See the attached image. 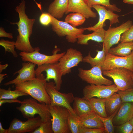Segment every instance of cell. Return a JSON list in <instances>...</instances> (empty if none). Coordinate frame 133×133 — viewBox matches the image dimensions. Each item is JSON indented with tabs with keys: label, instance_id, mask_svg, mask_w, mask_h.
<instances>
[{
	"label": "cell",
	"instance_id": "obj_1",
	"mask_svg": "<svg viewBox=\"0 0 133 133\" xmlns=\"http://www.w3.org/2000/svg\"><path fill=\"white\" fill-rule=\"evenodd\" d=\"M25 2L21 0L15 8L18 14L19 21L15 22H10L12 25H17L19 34L16 37L15 42L16 49L22 52H31L34 50L30 43L29 38L33 33V27L35 20V18H29L25 13Z\"/></svg>",
	"mask_w": 133,
	"mask_h": 133
},
{
	"label": "cell",
	"instance_id": "obj_2",
	"mask_svg": "<svg viewBox=\"0 0 133 133\" xmlns=\"http://www.w3.org/2000/svg\"><path fill=\"white\" fill-rule=\"evenodd\" d=\"M47 83L45 77L42 73L33 80L14 85L15 89L27 94L39 102L49 105L51 103V100L46 90Z\"/></svg>",
	"mask_w": 133,
	"mask_h": 133
},
{
	"label": "cell",
	"instance_id": "obj_3",
	"mask_svg": "<svg viewBox=\"0 0 133 133\" xmlns=\"http://www.w3.org/2000/svg\"><path fill=\"white\" fill-rule=\"evenodd\" d=\"M37 100L33 98L25 99L17 109L24 118L27 119L34 117L35 115L38 114L43 122L51 120L48 105L44 103H38Z\"/></svg>",
	"mask_w": 133,
	"mask_h": 133
},
{
	"label": "cell",
	"instance_id": "obj_4",
	"mask_svg": "<svg viewBox=\"0 0 133 133\" xmlns=\"http://www.w3.org/2000/svg\"><path fill=\"white\" fill-rule=\"evenodd\" d=\"M54 133H71L68 123L70 111L61 106L48 105Z\"/></svg>",
	"mask_w": 133,
	"mask_h": 133
},
{
	"label": "cell",
	"instance_id": "obj_5",
	"mask_svg": "<svg viewBox=\"0 0 133 133\" xmlns=\"http://www.w3.org/2000/svg\"><path fill=\"white\" fill-rule=\"evenodd\" d=\"M34 50L31 52H21L19 55L22 61L24 62H29L40 66L46 64L58 62L60 59L65 53V52L58 53L60 49L55 47L52 51V54L47 55L41 54L39 52L40 48L38 47L34 48Z\"/></svg>",
	"mask_w": 133,
	"mask_h": 133
},
{
	"label": "cell",
	"instance_id": "obj_6",
	"mask_svg": "<svg viewBox=\"0 0 133 133\" xmlns=\"http://www.w3.org/2000/svg\"><path fill=\"white\" fill-rule=\"evenodd\" d=\"M51 16L50 24L53 31L59 37L66 36V39L69 43H74L77 42V36L83 34L85 30L83 28L74 27L65 21H59L51 15Z\"/></svg>",
	"mask_w": 133,
	"mask_h": 133
},
{
	"label": "cell",
	"instance_id": "obj_7",
	"mask_svg": "<svg viewBox=\"0 0 133 133\" xmlns=\"http://www.w3.org/2000/svg\"><path fill=\"white\" fill-rule=\"evenodd\" d=\"M132 72L123 67L115 68L109 70L102 71L103 75L113 79L118 91L133 88Z\"/></svg>",
	"mask_w": 133,
	"mask_h": 133
},
{
	"label": "cell",
	"instance_id": "obj_8",
	"mask_svg": "<svg viewBox=\"0 0 133 133\" xmlns=\"http://www.w3.org/2000/svg\"><path fill=\"white\" fill-rule=\"evenodd\" d=\"M46 90L51 100L50 104L65 107L72 114H76L71 106L75 98L72 93H66L60 92L56 89L55 83L53 82L47 83Z\"/></svg>",
	"mask_w": 133,
	"mask_h": 133
},
{
	"label": "cell",
	"instance_id": "obj_9",
	"mask_svg": "<svg viewBox=\"0 0 133 133\" xmlns=\"http://www.w3.org/2000/svg\"><path fill=\"white\" fill-rule=\"evenodd\" d=\"M101 66H95L89 70L80 67L78 75L82 80L90 84L109 85L113 84V82L102 75Z\"/></svg>",
	"mask_w": 133,
	"mask_h": 133
},
{
	"label": "cell",
	"instance_id": "obj_10",
	"mask_svg": "<svg viewBox=\"0 0 133 133\" xmlns=\"http://www.w3.org/2000/svg\"><path fill=\"white\" fill-rule=\"evenodd\" d=\"M83 58L80 51L72 48L68 49L58 61L63 75L70 73L72 68L83 62Z\"/></svg>",
	"mask_w": 133,
	"mask_h": 133
},
{
	"label": "cell",
	"instance_id": "obj_11",
	"mask_svg": "<svg viewBox=\"0 0 133 133\" xmlns=\"http://www.w3.org/2000/svg\"><path fill=\"white\" fill-rule=\"evenodd\" d=\"M118 67L125 68L133 73V50L126 56H116L108 53L106 54L105 61L101 67L102 71Z\"/></svg>",
	"mask_w": 133,
	"mask_h": 133
},
{
	"label": "cell",
	"instance_id": "obj_12",
	"mask_svg": "<svg viewBox=\"0 0 133 133\" xmlns=\"http://www.w3.org/2000/svg\"><path fill=\"white\" fill-rule=\"evenodd\" d=\"M132 23V21L128 20L118 26L110 27L107 30H105L103 44L106 54L112 46L118 43L122 34L130 28Z\"/></svg>",
	"mask_w": 133,
	"mask_h": 133
},
{
	"label": "cell",
	"instance_id": "obj_13",
	"mask_svg": "<svg viewBox=\"0 0 133 133\" xmlns=\"http://www.w3.org/2000/svg\"><path fill=\"white\" fill-rule=\"evenodd\" d=\"M118 91L115 84L109 85L90 84L86 86L83 88V98L85 99L95 97L107 98Z\"/></svg>",
	"mask_w": 133,
	"mask_h": 133
},
{
	"label": "cell",
	"instance_id": "obj_14",
	"mask_svg": "<svg viewBox=\"0 0 133 133\" xmlns=\"http://www.w3.org/2000/svg\"><path fill=\"white\" fill-rule=\"evenodd\" d=\"M25 121L14 118L8 129V133H31L43 122L40 116L28 119Z\"/></svg>",
	"mask_w": 133,
	"mask_h": 133
},
{
	"label": "cell",
	"instance_id": "obj_15",
	"mask_svg": "<svg viewBox=\"0 0 133 133\" xmlns=\"http://www.w3.org/2000/svg\"><path fill=\"white\" fill-rule=\"evenodd\" d=\"M35 71L36 76L43 71L46 72V74L45 79L46 81L49 82L50 80L53 79L56 89L58 91L60 89L63 75L58 62L38 66Z\"/></svg>",
	"mask_w": 133,
	"mask_h": 133
},
{
	"label": "cell",
	"instance_id": "obj_16",
	"mask_svg": "<svg viewBox=\"0 0 133 133\" xmlns=\"http://www.w3.org/2000/svg\"><path fill=\"white\" fill-rule=\"evenodd\" d=\"M92 8L95 9L99 16L98 22L94 26L88 27L83 28L85 30L89 31H95L106 26L105 21L107 19L110 21V26L115 24L119 23L118 19L119 16L107 9L104 6L100 5H93Z\"/></svg>",
	"mask_w": 133,
	"mask_h": 133
},
{
	"label": "cell",
	"instance_id": "obj_17",
	"mask_svg": "<svg viewBox=\"0 0 133 133\" xmlns=\"http://www.w3.org/2000/svg\"><path fill=\"white\" fill-rule=\"evenodd\" d=\"M22 67L19 70L14 72L13 75L18 73L16 77L14 79L4 84L5 86L33 79L36 77L35 68L36 65L30 62L22 63Z\"/></svg>",
	"mask_w": 133,
	"mask_h": 133
},
{
	"label": "cell",
	"instance_id": "obj_18",
	"mask_svg": "<svg viewBox=\"0 0 133 133\" xmlns=\"http://www.w3.org/2000/svg\"><path fill=\"white\" fill-rule=\"evenodd\" d=\"M74 12L82 14L87 19L97 17V14L92 10L85 0H69L67 9L65 14Z\"/></svg>",
	"mask_w": 133,
	"mask_h": 133
},
{
	"label": "cell",
	"instance_id": "obj_19",
	"mask_svg": "<svg viewBox=\"0 0 133 133\" xmlns=\"http://www.w3.org/2000/svg\"><path fill=\"white\" fill-rule=\"evenodd\" d=\"M133 116V102L122 103L113 120L115 125H119L130 121Z\"/></svg>",
	"mask_w": 133,
	"mask_h": 133
},
{
	"label": "cell",
	"instance_id": "obj_20",
	"mask_svg": "<svg viewBox=\"0 0 133 133\" xmlns=\"http://www.w3.org/2000/svg\"><path fill=\"white\" fill-rule=\"evenodd\" d=\"M78 122L83 128H98L104 127L103 123L94 111L79 116Z\"/></svg>",
	"mask_w": 133,
	"mask_h": 133
},
{
	"label": "cell",
	"instance_id": "obj_21",
	"mask_svg": "<svg viewBox=\"0 0 133 133\" xmlns=\"http://www.w3.org/2000/svg\"><path fill=\"white\" fill-rule=\"evenodd\" d=\"M69 0H54L49 6L48 13L57 19L62 18L67 9Z\"/></svg>",
	"mask_w": 133,
	"mask_h": 133
},
{
	"label": "cell",
	"instance_id": "obj_22",
	"mask_svg": "<svg viewBox=\"0 0 133 133\" xmlns=\"http://www.w3.org/2000/svg\"><path fill=\"white\" fill-rule=\"evenodd\" d=\"M105 30L102 27L93 31L91 34H79L77 36V43L81 45H87L88 44L89 40L94 41L98 42H103Z\"/></svg>",
	"mask_w": 133,
	"mask_h": 133
},
{
	"label": "cell",
	"instance_id": "obj_23",
	"mask_svg": "<svg viewBox=\"0 0 133 133\" xmlns=\"http://www.w3.org/2000/svg\"><path fill=\"white\" fill-rule=\"evenodd\" d=\"M73 109L75 114L79 116L94 111L90 103L86 99L75 97Z\"/></svg>",
	"mask_w": 133,
	"mask_h": 133
},
{
	"label": "cell",
	"instance_id": "obj_24",
	"mask_svg": "<svg viewBox=\"0 0 133 133\" xmlns=\"http://www.w3.org/2000/svg\"><path fill=\"white\" fill-rule=\"evenodd\" d=\"M133 50V41L121 42L116 47L110 48L108 53L120 56H126L130 55Z\"/></svg>",
	"mask_w": 133,
	"mask_h": 133
},
{
	"label": "cell",
	"instance_id": "obj_25",
	"mask_svg": "<svg viewBox=\"0 0 133 133\" xmlns=\"http://www.w3.org/2000/svg\"><path fill=\"white\" fill-rule=\"evenodd\" d=\"M122 103L121 97L117 92L114 93L107 98L105 101V106L108 116L114 113L120 108Z\"/></svg>",
	"mask_w": 133,
	"mask_h": 133
},
{
	"label": "cell",
	"instance_id": "obj_26",
	"mask_svg": "<svg viewBox=\"0 0 133 133\" xmlns=\"http://www.w3.org/2000/svg\"><path fill=\"white\" fill-rule=\"evenodd\" d=\"M96 51L97 54L94 57H92L90 51L87 56L83 57V62L89 64L92 67L95 66L101 67L104 63L106 58V53L104 45L103 44L102 50H97Z\"/></svg>",
	"mask_w": 133,
	"mask_h": 133
},
{
	"label": "cell",
	"instance_id": "obj_27",
	"mask_svg": "<svg viewBox=\"0 0 133 133\" xmlns=\"http://www.w3.org/2000/svg\"><path fill=\"white\" fill-rule=\"evenodd\" d=\"M106 99L93 97L86 99L90 103L95 113L100 116L105 117L108 116L105 106Z\"/></svg>",
	"mask_w": 133,
	"mask_h": 133
},
{
	"label": "cell",
	"instance_id": "obj_28",
	"mask_svg": "<svg viewBox=\"0 0 133 133\" xmlns=\"http://www.w3.org/2000/svg\"><path fill=\"white\" fill-rule=\"evenodd\" d=\"M86 19L82 14L74 12L67 15L65 18L64 21L76 27L83 24L85 21Z\"/></svg>",
	"mask_w": 133,
	"mask_h": 133
},
{
	"label": "cell",
	"instance_id": "obj_29",
	"mask_svg": "<svg viewBox=\"0 0 133 133\" xmlns=\"http://www.w3.org/2000/svg\"><path fill=\"white\" fill-rule=\"evenodd\" d=\"M28 95L27 94L19 90L15 89L12 90L10 87L7 90L0 88V100L17 99L18 97Z\"/></svg>",
	"mask_w": 133,
	"mask_h": 133
},
{
	"label": "cell",
	"instance_id": "obj_30",
	"mask_svg": "<svg viewBox=\"0 0 133 133\" xmlns=\"http://www.w3.org/2000/svg\"><path fill=\"white\" fill-rule=\"evenodd\" d=\"M88 6L91 8L95 5H100L105 6L108 10L113 12H120L121 9L115 4H111L110 0H85Z\"/></svg>",
	"mask_w": 133,
	"mask_h": 133
},
{
	"label": "cell",
	"instance_id": "obj_31",
	"mask_svg": "<svg viewBox=\"0 0 133 133\" xmlns=\"http://www.w3.org/2000/svg\"><path fill=\"white\" fill-rule=\"evenodd\" d=\"M79 116L72 113L70 111L68 119V123L71 133H80L83 127L78 122Z\"/></svg>",
	"mask_w": 133,
	"mask_h": 133
},
{
	"label": "cell",
	"instance_id": "obj_32",
	"mask_svg": "<svg viewBox=\"0 0 133 133\" xmlns=\"http://www.w3.org/2000/svg\"><path fill=\"white\" fill-rule=\"evenodd\" d=\"M119 108L117 109L113 114L106 117H102L97 114L104 125L105 129V133H114V127L113 123V120Z\"/></svg>",
	"mask_w": 133,
	"mask_h": 133
},
{
	"label": "cell",
	"instance_id": "obj_33",
	"mask_svg": "<svg viewBox=\"0 0 133 133\" xmlns=\"http://www.w3.org/2000/svg\"><path fill=\"white\" fill-rule=\"evenodd\" d=\"M0 45L4 48L5 53L7 52H10L14 57H17L18 54L15 50V42L1 39L0 40Z\"/></svg>",
	"mask_w": 133,
	"mask_h": 133
},
{
	"label": "cell",
	"instance_id": "obj_34",
	"mask_svg": "<svg viewBox=\"0 0 133 133\" xmlns=\"http://www.w3.org/2000/svg\"><path fill=\"white\" fill-rule=\"evenodd\" d=\"M31 133H54L52 126L51 120L43 122L37 128Z\"/></svg>",
	"mask_w": 133,
	"mask_h": 133
},
{
	"label": "cell",
	"instance_id": "obj_35",
	"mask_svg": "<svg viewBox=\"0 0 133 133\" xmlns=\"http://www.w3.org/2000/svg\"><path fill=\"white\" fill-rule=\"evenodd\" d=\"M117 92L120 95L122 103L133 102V88L124 90H119Z\"/></svg>",
	"mask_w": 133,
	"mask_h": 133
},
{
	"label": "cell",
	"instance_id": "obj_36",
	"mask_svg": "<svg viewBox=\"0 0 133 133\" xmlns=\"http://www.w3.org/2000/svg\"><path fill=\"white\" fill-rule=\"evenodd\" d=\"M133 41V25L121 35L119 41L121 42Z\"/></svg>",
	"mask_w": 133,
	"mask_h": 133
},
{
	"label": "cell",
	"instance_id": "obj_37",
	"mask_svg": "<svg viewBox=\"0 0 133 133\" xmlns=\"http://www.w3.org/2000/svg\"><path fill=\"white\" fill-rule=\"evenodd\" d=\"M119 126L117 127V128L120 133H131L133 130V126L130 121Z\"/></svg>",
	"mask_w": 133,
	"mask_h": 133
},
{
	"label": "cell",
	"instance_id": "obj_38",
	"mask_svg": "<svg viewBox=\"0 0 133 133\" xmlns=\"http://www.w3.org/2000/svg\"><path fill=\"white\" fill-rule=\"evenodd\" d=\"M39 21L42 25L47 26L50 24L51 21V15L48 13L43 12L39 17Z\"/></svg>",
	"mask_w": 133,
	"mask_h": 133
},
{
	"label": "cell",
	"instance_id": "obj_39",
	"mask_svg": "<svg viewBox=\"0 0 133 133\" xmlns=\"http://www.w3.org/2000/svg\"><path fill=\"white\" fill-rule=\"evenodd\" d=\"M105 133L104 127L94 128L83 127L80 133Z\"/></svg>",
	"mask_w": 133,
	"mask_h": 133
},
{
	"label": "cell",
	"instance_id": "obj_40",
	"mask_svg": "<svg viewBox=\"0 0 133 133\" xmlns=\"http://www.w3.org/2000/svg\"><path fill=\"white\" fill-rule=\"evenodd\" d=\"M0 37H6L10 39L13 38L12 33L6 32L4 28L1 27H0Z\"/></svg>",
	"mask_w": 133,
	"mask_h": 133
},
{
	"label": "cell",
	"instance_id": "obj_41",
	"mask_svg": "<svg viewBox=\"0 0 133 133\" xmlns=\"http://www.w3.org/2000/svg\"><path fill=\"white\" fill-rule=\"evenodd\" d=\"M22 101L17 99H2L0 100V106L6 103H21Z\"/></svg>",
	"mask_w": 133,
	"mask_h": 133
},
{
	"label": "cell",
	"instance_id": "obj_42",
	"mask_svg": "<svg viewBox=\"0 0 133 133\" xmlns=\"http://www.w3.org/2000/svg\"><path fill=\"white\" fill-rule=\"evenodd\" d=\"M8 66V65L7 64H6L4 65H2L1 64V63H0V73H1L2 71L6 69L7 67Z\"/></svg>",
	"mask_w": 133,
	"mask_h": 133
},
{
	"label": "cell",
	"instance_id": "obj_43",
	"mask_svg": "<svg viewBox=\"0 0 133 133\" xmlns=\"http://www.w3.org/2000/svg\"><path fill=\"white\" fill-rule=\"evenodd\" d=\"M8 129H6L3 127L2 124L0 122V133H8Z\"/></svg>",
	"mask_w": 133,
	"mask_h": 133
},
{
	"label": "cell",
	"instance_id": "obj_44",
	"mask_svg": "<svg viewBox=\"0 0 133 133\" xmlns=\"http://www.w3.org/2000/svg\"><path fill=\"white\" fill-rule=\"evenodd\" d=\"M7 75V74L0 73V83L5 78L4 77Z\"/></svg>",
	"mask_w": 133,
	"mask_h": 133
},
{
	"label": "cell",
	"instance_id": "obj_45",
	"mask_svg": "<svg viewBox=\"0 0 133 133\" xmlns=\"http://www.w3.org/2000/svg\"><path fill=\"white\" fill-rule=\"evenodd\" d=\"M123 1L125 3L133 4V0H123Z\"/></svg>",
	"mask_w": 133,
	"mask_h": 133
},
{
	"label": "cell",
	"instance_id": "obj_46",
	"mask_svg": "<svg viewBox=\"0 0 133 133\" xmlns=\"http://www.w3.org/2000/svg\"><path fill=\"white\" fill-rule=\"evenodd\" d=\"M131 123L133 126V116L131 120L130 121Z\"/></svg>",
	"mask_w": 133,
	"mask_h": 133
},
{
	"label": "cell",
	"instance_id": "obj_47",
	"mask_svg": "<svg viewBox=\"0 0 133 133\" xmlns=\"http://www.w3.org/2000/svg\"><path fill=\"white\" fill-rule=\"evenodd\" d=\"M131 76L132 79L133 81V73L132 72L131 73Z\"/></svg>",
	"mask_w": 133,
	"mask_h": 133
},
{
	"label": "cell",
	"instance_id": "obj_48",
	"mask_svg": "<svg viewBox=\"0 0 133 133\" xmlns=\"http://www.w3.org/2000/svg\"><path fill=\"white\" fill-rule=\"evenodd\" d=\"M132 133H133V131H132Z\"/></svg>",
	"mask_w": 133,
	"mask_h": 133
}]
</instances>
